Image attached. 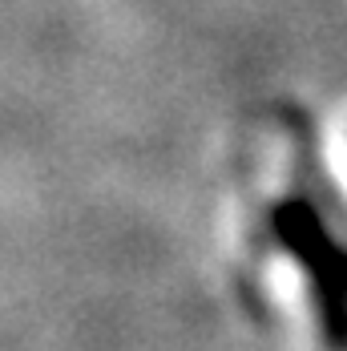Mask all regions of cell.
<instances>
[{"instance_id": "cell-1", "label": "cell", "mask_w": 347, "mask_h": 351, "mask_svg": "<svg viewBox=\"0 0 347 351\" xmlns=\"http://www.w3.org/2000/svg\"><path fill=\"white\" fill-rule=\"evenodd\" d=\"M275 230L287 250H295L315 282V303L323 331L335 348H347V254L327 239V230H319V218L307 206L291 202L275 214Z\"/></svg>"}]
</instances>
